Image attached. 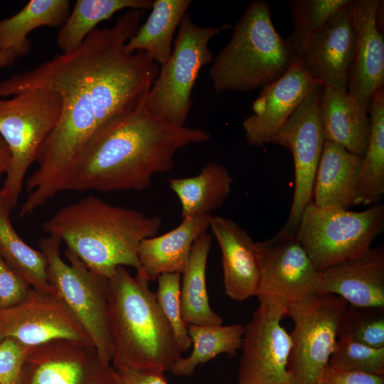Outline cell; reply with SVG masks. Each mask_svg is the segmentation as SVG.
Listing matches in <instances>:
<instances>
[{"instance_id": "1", "label": "cell", "mask_w": 384, "mask_h": 384, "mask_svg": "<svg viewBox=\"0 0 384 384\" xmlns=\"http://www.w3.org/2000/svg\"><path fill=\"white\" fill-rule=\"evenodd\" d=\"M144 12L129 9L112 26L94 29L74 50L0 81V98L46 90L62 100L58 122L38 152V169L26 180L21 217L65 191L75 158L102 124L144 102L160 68L144 52L124 48Z\"/></svg>"}, {"instance_id": "2", "label": "cell", "mask_w": 384, "mask_h": 384, "mask_svg": "<svg viewBox=\"0 0 384 384\" xmlns=\"http://www.w3.org/2000/svg\"><path fill=\"white\" fill-rule=\"evenodd\" d=\"M209 132L177 126L149 112L144 102L102 124L88 139L71 167L65 191H142L156 174L174 166V156Z\"/></svg>"}, {"instance_id": "3", "label": "cell", "mask_w": 384, "mask_h": 384, "mask_svg": "<svg viewBox=\"0 0 384 384\" xmlns=\"http://www.w3.org/2000/svg\"><path fill=\"white\" fill-rule=\"evenodd\" d=\"M161 223L158 216L88 196L60 208L43 228L65 242L91 271L110 279L119 266L142 272L139 244L156 235Z\"/></svg>"}, {"instance_id": "4", "label": "cell", "mask_w": 384, "mask_h": 384, "mask_svg": "<svg viewBox=\"0 0 384 384\" xmlns=\"http://www.w3.org/2000/svg\"><path fill=\"white\" fill-rule=\"evenodd\" d=\"M142 273L118 267L109 279L107 323L114 370L170 371L181 357L173 331Z\"/></svg>"}, {"instance_id": "5", "label": "cell", "mask_w": 384, "mask_h": 384, "mask_svg": "<svg viewBox=\"0 0 384 384\" xmlns=\"http://www.w3.org/2000/svg\"><path fill=\"white\" fill-rule=\"evenodd\" d=\"M233 28L230 41L209 70L216 93L262 88L280 78L296 58L276 30L265 1L250 2Z\"/></svg>"}, {"instance_id": "6", "label": "cell", "mask_w": 384, "mask_h": 384, "mask_svg": "<svg viewBox=\"0 0 384 384\" xmlns=\"http://www.w3.org/2000/svg\"><path fill=\"white\" fill-rule=\"evenodd\" d=\"M61 109L60 95L50 90H34L11 99L0 98V135L11 152L0 194L11 210L17 204L28 168L58 122Z\"/></svg>"}, {"instance_id": "7", "label": "cell", "mask_w": 384, "mask_h": 384, "mask_svg": "<svg viewBox=\"0 0 384 384\" xmlns=\"http://www.w3.org/2000/svg\"><path fill=\"white\" fill-rule=\"evenodd\" d=\"M61 240L48 235L38 242L47 262L48 279L56 296L88 335L102 359L111 364L112 342L107 323L109 279L91 271L70 250L60 256Z\"/></svg>"}, {"instance_id": "8", "label": "cell", "mask_w": 384, "mask_h": 384, "mask_svg": "<svg viewBox=\"0 0 384 384\" xmlns=\"http://www.w3.org/2000/svg\"><path fill=\"white\" fill-rule=\"evenodd\" d=\"M232 28L228 23L201 26L186 13L178 28L171 57L160 68L144 100L146 110L169 123L184 126L199 73L213 60L208 43L213 36Z\"/></svg>"}, {"instance_id": "9", "label": "cell", "mask_w": 384, "mask_h": 384, "mask_svg": "<svg viewBox=\"0 0 384 384\" xmlns=\"http://www.w3.org/2000/svg\"><path fill=\"white\" fill-rule=\"evenodd\" d=\"M383 230L381 203L356 212L320 208L311 202L300 217L295 235L321 270L364 253Z\"/></svg>"}, {"instance_id": "10", "label": "cell", "mask_w": 384, "mask_h": 384, "mask_svg": "<svg viewBox=\"0 0 384 384\" xmlns=\"http://www.w3.org/2000/svg\"><path fill=\"white\" fill-rule=\"evenodd\" d=\"M346 304L338 296L318 294L288 307L287 315L294 322L288 363L291 384H316L329 366Z\"/></svg>"}, {"instance_id": "11", "label": "cell", "mask_w": 384, "mask_h": 384, "mask_svg": "<svg viewBox=\"0 0 384 384\" xmlns=\"http://www.w3.org/2000/svg\"><path fill=\"white\" fill-rule=\"evenodd\" d=\"M260 277L259 305L286 315L289 306L318 294L319 270L294 235L255 242Z\"/></svg>"}, {"instance_id": "12", "label": "cell", "mask_w": 384, "mask_h": 384, "mask_svg": "<svg viewBox=\"0 0 384 384\" xmlns=\"http://www.w3.org/2000/svg\"><path fill=\"white\" fill-rule=\"evenodd\" d=\"M321 87L319 84L309 93L270 142L290 150L294 165L293 201L286 223L277 233L280 235L295 234L304 208L311 202L325 142L319 110Z\"/></svg>"}, {"instance_id": "13", "label": "cell", "mask_w": 384, "mask_h": 384, "mask_svg": "<svg viewBox=\"0 0 384 384\" xmlns=\"http://www.w3.org/2000/svg\"><path fill=\"white\" fill-rule=\"evenodd\" d=\"M285 315L259 306L244 326L236 384H291L292 337L280 322Z\"/></svg>"}, {"instance_id": "14", "label": "cell", "mask_w": 384, "mask_h": 384, "mask_svg": "<svg viewBox=\"0 0 384 384\" xmlns=\"http://www.w3.org/2000/svg\"><path fill=\"white\" fill-rule=\"evenodd\" d=\"M21 384H117L116 372L92 344L58 339L33 347Z\"/></svg>"}, {"instance_id": "15", "label": "cell", "mask_w": 384, "mask_h": 384, "mask_svg": "<svg viewBox=\"0 0 384 384\" xmlns=\"http://www.w3.org/2000/svg\"><path fill=\"white\" fill-rule=\"evenodd\" d=\"M9 337L31 347L58 339L92 344L87 333L56 295L33 288L21 303L0 309V341Z\"/></svg>"}, {"instance_id": "16", "label": "cell", "mask_w": 384, "mask_h": 384, "mask_svg": "<svg viewBox=\"0 0 384 384\" xmlns=\"http://www.w3.org/2000/svg\"><path fill=\"white\" fill-rule=\"evenodd\" d=\"M320 82L314 80L296 58L278 79L262 88L252 103V114L244 119L245 139L251 146L270 143L309 93Z\"/></svg>"}, {"instance_id": "17", "label": "cell", "mask_w": 384, "mask_h": 384, "mask_svg": "<svg viewBox=\"0 0 384 384\" xmlns=\"http://www.w3.org/2000/svg\"><path fill=\"white\" fill-rule=\"evenodd\" d=\"M355 43L349 3L312 36L297 58L314 80L347 90Z\"/></svg>"}, {"instance_id": "18", "label": "cell", "mask_w": 384, "mask_h": 384, "mask_svg": "<svg viewBox=\"0 0 384 384\" xmlns=\"http://www.w3.org/2000/svg\"><path fill=\"white\" fill-rule=\"evenodd\" d=\"M380 3L350 2L356 43L347 90L368 112L372 95L384 84V38L377 21Z\"/></svg>"}, {"instance_id": "19", "label": "cell", "mask_w": 384, "mask_h": 384, "mask_svg": "<svg viewBox=\"0 0 384 384\" xmlns=\"http://www.w3.org/2000/svg\"><path fill=\"white\" fill-rule=\"evenodd\" d=\"M318 294H334L356 306L384 308L383 246L319 270Z\"/></svg>"}, {"instance_id": "20", "label": "cell", "mask_w": 384, "mask_h": 384, "mask_svg": "<svg viewBox=\"0 0 384 384\" xmlns=\"http://www.w3.org/2000/svg\"><path fill=\"white\" fill-rule=\"evenodd\" d=\"M209 228L221 251L227 296L238 302L255 296L260 277L255 242L239 224L228 218L211 215Z\"/></svg>"}, {"instance_id": "21", "label": "cell", "mask_w": 384, "mask_h": 384, "mask_svg": "<svg viewBox=\"0 0 384 384\" xmlns=\"http://www.w3.org/2000/svg\"><path fill=\"white\" fill-rule=\"evenodd\" d=\"M363 156L325 140L316 169L311 203L320 208L349 210L363 205L359 174Z\"/></svg>"}, {"instance_id": "22", "label": "cell", "mask_w": 384, "mask_h": 384, "mask_svg": "<svg viewBox=\"0 0 384 384\" xmlns=\"http://www.w3.org/2000/svg\"><path fill=\"white\" fill-rule=\"evenodd\" d=\"M211 215L182 218L173 230L159 236L143 240L138 248L142 273L150 282L164 273L182 274L188 262L195 241L206 233Z\"/></svg>"}, {"instance_id": "23", "label": "cell", "mask_w": 384, "mask_h": 384, "mask_svg": "<svg viewBox=\"0 0 384 384\" xmlns=\"http://www.w3.org/2000/svg\"><path fill=\"white\" fill-rule=\"evenodd\" d=\"M319 110L325 140L363 156L369 141L370 119L348 90L322 85Z\"/></svg>"}, {"instance_id": "24", "label": "cell", "mask_w": 384, "mask_h": 384, "mask_svg": "<svg viewBox=\"0 0 384 384\" xmlns=\"http://www.w3.org/2000/svg\"><path fill=\"white\" fill-rule=\"evenodd\" d=\"M191 0H154L145 23L126 43L129 53L144 52L159 68L168 62L172 42L179 24L191 4Z\"/></svg>"}, {"instance_id": "25", "label": "cell", "mask_w": 384, "mask_h": 384, "mask_svg": "<svg viewBox=\"0 0 384 384\" xmlns=\"http://www.w3.org/2000/svg\"><path fill=\"white\" fill-rule=\"evenodd\" d=\"M233 181L224 166L209 161L197 176L170 178L169 186L178 196L181 217L185 218L210 214L222 206L231 192Z\"/></svg>"}, {"instance_id": "26", "label": "cell", "mask_w": 384, "mask_h": 384, "mask_svg": "<svg viewBox=\"0 0 384 384\" xmlns=\"http://www.w3.org/2000/svg\"><path fill=\"white\" fill-rule=\"evenodd\" d=\"M212 238L205 233L194 242L182 273L180 300L186 325H222L223 318L210 307L206 287V266Z\"/></svg>"}, {"instance_id": "27", "label": "cell", "mask_w": 384, "mask_h": 384, "mask_svg": "<svg viewBox=\"0 0 384 384\" xmlns=\"http://www.w3.org/2000/svg\"><path fill=\"white\" fill-rule=\"evenodd\" d=\"M70 11L68 0L29 1L14 16L0 20V51L18 47L28 53V34L42 26L60 28Z\"/></svg>"}, {"instance_id": "28", "label": "cell", "mask_w": 384, "mask_h": 384, "mask_svg": "<svg viewBox=\"0 0 384 384\" xmlns=\"http://www.w3.org/2000/svg\"><path fill=\"white\" fill-rule=\"evenodd\" d=\"M151 0H78L57 34L56 43L62 53L78 47L102 21L123 9L149 10Z\"/></svg>"}, {"instance_id": "29", "label": "cell", "mask_w": 384, "mask_h": 384, "mask_svg": "<svg viewBox=\"0 0 384 384\" xmlns=\"http://www.w3.org/2000/svg\"><path fill=\"white\" fill-rule=\"evenodd\" d=\"M11 210L0 194V254L36 290L56 295L48 279L44 255L26 244L14 230Z\"/></svg>"}, {"instance_id": "30", "label": "cell", "mask_w": 384, "mask_h": 384, "mask_svg": "<svg viewBox=\"0 0 384 384\" xmlns=\"http://www.w3.org/2000/svg\"><path fill=\"white\" fill-rule=\"evenodd\" d=\"M192 351L187 357L179 358L171 372L176 376H191L196 368L219 354H235L241 348L244 325H187Z\"/></svg>"}, {"instance_id": "31", "label": "cell", "mask_w": 384, "mask_h": 384, "mask_svg": "<svg viewBox=\"0 0 384 384\" xmlns=\"http://www.w3.org/2000/svg\"><path fill=\"white\" fill-rule=\"evenodd\" d=\"M368 113L370 132L362 158L359 187L364 206L380 203L384 194V90H376L370 98Z\"/></svg>"}, {"instance_id": "32", "label": "cell", "mask_w": 384, "mask_h": 384, "mask_svg": "<svg viewBox=\"0 0 384 384\" xmlns=\"http://www.w3.org/2000/svg\"><path fill=\"white\" fill-rule=\"evenodd\" d=\"M351 0H291L288 1L294 30L287 38L296 58L304 50L312 36Z\"/></svg>"}, {"instance_id": "33", "label": "cell", "mask_w": 384, "mask_h": 384, "mask_svg": "<svg viewBox=\"0 0 384 384\" xmlns=\"http://www.w3.org/2000/svg\"><path fill=\"white\" fill-rule=\"evenodd\" d=\"M337 338L373 348L384 347V308L347 303L338 323Z\"/></svg>"}, {"instance_id": "34", "label": "cell", "mask_w": 384, "mask_h": 384, "mask_svg": "<svg viewBox=\"0 0 384 384\" xmlns=\"http://www.w3.org/2000/svg\"><path fill=\"white\" fill-rule=\"evenodd\" d=\"M329 366L342 371L384 375V347L337 338Z\"/></svg>"}, {"instance_id": "35", "label": "cell", "mask_w": 384, "mask_h": 384, "mask_svg": "<svg viewBox=\"0 0 384 384\" xmlns=\"http://www.w3.org/2000/svg\"><path fill=\"white\" fill-rule=\"evenodd\" d=\"M156 279L158 286L155 296L157 303L173 331L181 353H183L191 347V341L187 325L181 314L180 300L181 274L164 273Z\"/></svg>"}, {"instance_id": "36", "label": "cell", "mask_w": 384, "mask_h": 384, "mask_svg": "<svg viewBox=\"0 0 384 384\" xmlns=\"http://www.w3.org/2000/svg\"><path fill=\"white\" fill-rule=\"evenodd\" d=\"M33 348L14 338L0 341V384H21L24 364Z\"/></svg>"}, {"instance_id": "37", "label": "cell", "mask_w": 384, "mask_h": 384, "mask_svg": "<svg viewBox=\"0 0 384 384\" xmlns=\"http://www.w3.org/2000/svg\"><path fill=\"white\" fill-rule=\"evenodd\" d=\"M32 287L0 254V309L13 307L29 295Z\"/></svg>"}, {"instance_id": "38", "label": "cell", "mask_w": 384, "mask_h": 384, "mask_svg": "<svg viewBox=\"0 0 384 384\" xmlns=\"http://www.w3.org/2000/svg\"><path fill=\"white\" fill-rule=\"evenodd\" d=\"M316 384H384V375L342 371L328 366Z\"/></svg>"}, {"instance_id": "39", "label": "cell", "mask_w": 384, "mask_h": 384, "mask_svg": "<svg viewBox=\"0 0 384 384\" xmlns=\"http://www.w3.org/2000/svg\"><path fill=\"white\" fill-rule=\"evenodd\" d=\"M117 384H168L164 373L148 368L115 370Z\"/></svg>"}, {"instance_id": "40", "label": "cell", "mask_w": 384, "mask_h": 384, "mask_svg": "<svg viewBox=\"0 0 384 384\" xmlns=\"http://www.w3.org/2000/svg\"><path fill=\"white\" fill-rule=\"evenodd\" d=\"M27 54L18 47H12L0 51V69L13 65L18 59Z\"/></svg>"}, {"instance_id": "41", "label": "cell", "mask_w": 384, "mask_h": 384, "mask_svg": "<svg viewBox=\"0 0 384 384\" xmlns=\"http://www.w3.org/2000/svg\"><path fill=\"white\" fill-rule=\"evenodd\" d=\"M11 161L10 150L0 135V176L6 172ZM1 190V189H0Z\"/></svg>"}]
</instances>
